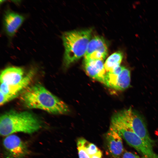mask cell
<instances>
[{
    "mask_svg": "<svg viewBox=\"0 0 158 158\" xmlns=\"http://www.w3.org/2000/svg\"><path fill=\"white\" fill-rule=\"evenodd\" d=\"M85 141L83 138H80L77 140V147L79 158H90L85 148Z\"/></svg>",
    "mask_w": 158,
    "mask_h": 158,
    "instance_id": "9a60e30c",
    "label": "cell"
},
{
    "mask_svg": "<svg viewBox=\"0 0 158 158\" xmlns=\"http://www.w3.org/2000/svg\"><path fill=\"white\" fill-rule=\"evenodd\" d=\"M35 70L31 69L25 75L22 80L18 84L7 85L1 83L0 88V105H3L16 98L22 91L28 87L36 73Z\"/></svg>",
    "mask_w": 158,
    "mask_h": 158,
    "instance_id": "52a82bcc",
    "label": "cell"
},
{
    "mask_svg": "<svg viewBox=\"0 0 158 158\" xmlns=\"http://www.w3.org/2000/svg\"><path fill=\"white\" fill-rule=\"evenodd\" d=\"M92 31L91 29H87L63 33L62 39L65 49L63 64L65 68H68L85 55Z\"/></svg>",
    "mask_w": 158,
    "mask_h": 158,
    "instance_id": "3957f363",
    "label": "cell"
},
{
    "mask_svg": "<svg viewBox=\"0 0 158 158\" xmlns=\"http://www.w3.org/2000/svg\"><path fill=\"white\" fill-rule=\"evenodd\" d=\"M108 51L107 47L104 39L96 36L90 40L84 56V60H89L103 61Z\"/></svg>",
    "mask_w": 158,
    "mask_h": 158,
    "instance_id": "9c48e42d",
    "label": "cell"
},
{
    "mask_svg": "<svg viewBox=\"0 0 158 158\" xmlns=\"http://www.w3.org/2000/svg\"><path fill=\"white\" fill-rule=\"evenodd\" d=\"M121 158H142L138 155L128 151H124Z\"/></svg>",
    "mask_w": 158,
    "mask_h": 158,
    "instance_id": "e0dca14e",
    "label": "cell"
},
{
    "mask_svg": "<svg viewBox=\"0 0 158 158\" xmlns=\"http://www.w3.org/2000/svg\"><path fill=\"white\" fill-rule=\"evenodd\" d=\"M123 57V54L120 51L116 52L109 56L104 63L106 72L112 71L120 66Z\"/></svg>",
    "mask_w": 158,
    "mask_h": 158,
    "instance_id": "5bb4252c",
    "label": "cell"
},
{
    "mask_svg": "<svg viewBox=\"0 0 158 158\" xmlns=\"http://www.w3.org/2000/svg\"><path fill=\"white\" fill-rule=\"evenodd\" d=\"M3 146L4 158H25L30 152L27 143L14 134L6 136Z\"/></svg>",
    "mask_w": 158,
    "mask_h": 158,
    "instance_id": "8992f818",
    "label": "cell"
},
{
    "mask_svg": "<svg viewBox=\"0 0 158 158\" xmlns=\"http://www.w3.org/2000/svg\"><path fill=\"white\" fill-rule=\"evenodd\" d=\"M25 19L23 15L9 8L5 11L3 20V29L8 37L11 38L14 36Z\"/></svg>",
    "mask_w": 158,
    "mask_h": 158,
    "instance_id": "8fae6325",
    "label": "cell"
},
{
    "mask_svg": "<svg viewBox=\"0 0 158 158\" xmlns=\"http://www.w3.org/2000/svg\"><path fill=\"white\" fill-rule=\"evenodd\" d=\"M20 99L28 109H40L56 114H66L70 111L64 102L40 84L28 87L23 92Z\"/></svg>",
    "mask_w": 158,
    "mask_h": 158,
    "instance_id": "6da1fadb",
    "label": "cell"
},
{
    "mask_svg": "<svg viewBox=\"0 0 158 158\" xmlns=\"http://www.w3.org/2000/svg\"><path fill=\"white\" fill-rule=\"evenodd\" d=\"M42 126L40 120L28 111H11L0 116V133L2 136L17 132L31 134L38 131Z\"/></svg>",
    "mask_w": 158,
    "mask_h": 158,
    "instance_id": "7a4b0ae2",
    "label": "cell"
},
{
    "mask_svg": "<svg viewBox=\"0 0 158 158\" xmlns=\"http://www.w3.org/2000/svg\"><path fill=\"white\" fill-rule=\"evenodd\" d=\"M85 146L86 150L90 157L101 151L95 145L89 142L86 140L85 142Z\"/></svg>",
    "mask_w": 158,
    "mask_h": 158,
    "instance_id": "2e32d148",
    "label": "cell"
},
{
    "mask_svg": "<svg viewBox=\"0 0 158 158\" xmlns=\"http://www.w3.org/2000/svg\"><path fill=\"white\" fill-rule=\"evenodd\" d=\"M130 82V70L120 66L112 71L106 72L103 84L117 90L123 91L129 87Z\"/></svg>",
    "mask_w": 158,
    "mask_h": 158,
    "instance_id": "ba28073f",
    "label": "cell"
},
{
    "mask_svg": "<svg viewBox=\"0 0 158 158\" xmlns=\"http://www.w3.org/2000/svg\"><path fill=\"white\" fill-rule=\"evenodd\" d=\"M102 152L100 151L97 153L90 156V158H102Z\"/></svg>",
    "mask_w": 158,
    "mask_h": 158,
    "instance_id": "ac0fdd59",
    "label": "cell"
},
{
    "mask_svg": "<svg viewBox=\"0 0 158 158\" xmlns=\"http://www.w3.org/2000/svg\"><path fill=\"white\" fill-rule=\"evenodd\" d=\"M103 61L84 60L85 70L90 77L104 84L106 71Z\"/></svg>",
    "mask_w": 158,
    "mask_h": 158,
    "instance_id": "7c38bea8",
    "label": "cell"
},
{
    "mask_svg": "<svg viewBox=\"0 0 158 158\" xmlns=\"http://www.w3.org/2000/svg\"><path fill=\"white\" fill-rule=\"evenodd\" d=\"M122 139L118 130L110 125L105 139L108 151L113 158H121L124 151Z\"/></svg>",
    "mask_w": 158,
    "mask_h": 158,
    "instance_id": "30bf717a",
    "label": "cell"
},
{
    "mask_svg": "<svg viewBox=\"0 0 158 158\" xmlns=\"http://www.w3.org/2000/svg\"><path fill=\"white\" fill-rule=\"evenodd\" d=\"M112 117L126 126L153 148L155 142L150 136L144 120L133 109L130 108L120 111L115 113Z\"/></svg>",
    "mask_w": 158,
    "mask_h": 158,
    "instance_id": "277c9868",
    "label": "cell"
},
{
    "mask_svg": "<svg viewBox=\"0 0 158 158\" xmlns=\"http://www.w3.org/2000/svg\"><path fill=\"white\" fill-rule=\"evenodd\" d=\"M110 125L120 132L123 139L144 158H158V155L145 141L120 121L111 117Z\"/></svg>",
    "mask_w": 158,
    "mask_h": 158,
    "instance_id": "5b68a950",
    "label": "cell"
},
{
    "mask_svg": "<svg viewBox=\"0 0 158 158\" xmlns=\"http://www.w3.org/2000/svg\"><path fill=\"white\" fill-rule=\"evenodd\" d=\"M24 72L23 68L18 67H10L1 72V83L12 85L19 83L23 79Z\"/></svg>",
    "mask_w": 158,
    "mask_h": 158,
    "instance_id": "4fadbf2b",
    "label": "cell"
}]
</instances>
